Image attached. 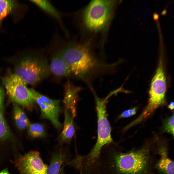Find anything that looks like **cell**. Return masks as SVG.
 Returning <instances> with one entry per match:
<instances>
[{
	"mask_svg": "<svg viewBox=\"0 0 174 174\" xmlns=\"http://www.w3.org/2000/svg\"><path fill=\"white\" fill-rule=\"evenodd\" d=\"M77 78L86 83L90 89L95 78L114 72L119 63H109L94 53L90 47L86 44H71L59 52Z\"/></svg>",
	"mask_w": 174,
	"mask_h": 174,
	"instance_id": "cell-1",
	"label": "cell"
},
{
	"mask_svg": "<svg viewBox=\"0 0 174 174\" xmlns=\"http://www.w3.org/2000/svg\"><path fill=\"white\" fill-rule=\"evenodd\" d=\"M114 0H92L84 13V23L89 29L98 31L104 28L112 16L115 2Z\"/></svg>",
	"mask_w": 174,
	"mask_h": 174,
	"instance_id": "cell-2",
	"label": "cell"
},
{
	"mask_svg": "<svg viewBox=\"0 0 174 174\" xmlns=\"http://www.w3.org/2000/svg\"><path fill=\"white\" fill-rule=\"evenodd\" d=\"M163 59L161 56L158 67L151 81L148 104L138 117L141 121L144 120L165 103L167 84Z\"/></svg>",
	"mask_w": 174,
	"mask_h": 174,
	"instance_id": "cell-3",
	"label": "cell"
},
{
	"mask_svg": "<svg viewBox=\"0 0 174 174\" xmlns=\"http://www.w3.org/2000/svg\"><path fill=\"white\" fill-rule=\"evenodd\" d=\"M49 67L46 60L38 57H28L16 68L15 74L27 84H36L48 73Z\"/></svg>",
	"mask_w": 174,
	"mask_h": 174,
	"instance_id": "cell-4",
	"label": "cell"
},
{
	"mask_svg": "<svg viewBox=\"0 0 174 174\" xmlns=\"http://www.w3.org/2000/svg\"><path fill=\"white\" fill-rule=\"evenodd\" d=\"M7 94L10 99L29 110H32L35 101L31 89L27 84L15 74L3 79Z\"/></svg>",
	"mask_w": 174,
	"mask_h": 174,
	"instance_id": "cell-5",
	"label": "cell"
},
{
	"mask_svg": "<svg viewBox=\"0 0 174 174\" xmlns=\"http://www.w3.org/2000/svg\"><path fill=\"white\" fill-rule=\"evenodd\" d=\"M93 94L96 102L97 117V138L93 148L101 152L104 146L113 142L111 128L107 117L106 109V104L109 97L108 95L104 98L101 99L95 93Z\"/></svg>",
	"mask_w": 174,
	"mask_h": 174,
	"instance_id": "cell-6",
	"label": "cell"
},
{
	"mask_svg": "<svg viewBox=\"0 0 174 174\" xmlns=\"http://www.w3.org/2000/svg\"><path fill=\"white\" fill-rule=\"evenodd\" d=\"M35 102L39 105L41 112V117L49 120L57 129L62 126L58 120L61 111L60 100L51 99L33 89H31Z\"/></svg>",
	"mask_w": 174,
	"mask_h": 174,
	"instance_id": "cell-7",
	"label": "cell"
},
{
	"mask_svg": "<svg viewBox=\"0 0 174 174\" xmlns=\"http://www.w3.org/2000/svg\"><path fill=\"white\" fill-rule=\"evenodd\" d=\"M15 164L21 174H47L48 167L36 151H30L20 157Z\"/></svg>",
	"mask_w": 174,
	"mask_h": 174,
	"instance_id": "cell-8",
	"label": "cell"
},
{
	"mask_svg": "<svg viewBox=\"0 0 174 174\" xmlns=\"http://www.w3.org/2000/svg\"><path fill=\"white\" fill-rule=\"evenodd\" d=\"M75 116L71 110L65 109L64 127L59 137L60 143L69 142L71 140L75 133L73 119Z\"/></svg>",
	"mask_w": 174,
	"mask_h": 174,
	"instance_id": "cell-9",
	"label": "cell"
},
{
	"mask_svg": "<svg viewBox=\"0 0 174 174\" xmlns=\"http://www.w3.org/2000/svg\"><path fill=\"white\" fill-rule=\"evenodd\" d=\"M68 153L62 148L53 153L47 169V174H60L62 165L68 160Z\"/></svg>",
	"mask_w": 174,
	"mask_h": 174,
	"instance_id": "cell-10",
	"label": "cell"
},
{
	"mask_svg": "<svg viewBox=\"0 0 174 174\" xmlns=\"http://www.w3.org/2000/svg\"><path fill=\"white\" fill-rule=\"evenodd\" d=\"M65 92L63 102L65 108L76 113V105L78 99V93L82 88L75 86L68 82L65 87Z\"/></svg>",
	"mask_w": 174,
	"mask_h": 174,
	"instance_id": "cell-11",
	"label": "cell"
},
{
	"mask_svg": "<svg viewBox=\"0 0 174 174\" xmlns=\"http://www.w3.org/2000/svg\"><path fill=\"white\" fill-rule=\"evenodd\" d=\"M50 68L52 72L57 76H66L71 74L69 66L59 52L53 57Z\"/></svg>",
	"mask_w": 174,
	"mask_h": 174,
	"instance_id": "cell-12",
	"label": "cell"
},
{
	"mask_svg": "<svg viewBox=\"0 0 174 174\" xmlns=\"http://www.w3.org/2000/svg\"><path fill=\"white\" fill-rule=\"evenodd\" d=\"M159 153L161 157L158 164L159 168L167 174H174V162L168 158L166 149L161 147Z\"/></svg>",
	"mask_w": 174,
	"mask_h": 174,
	"instance_id": "cell-13",
	"label": "cell"
},
{
	"mask_svg": "<svg viewBox=\"0 0 174 174\" xmlns=\"http://www.w3.org/2000/svg\"><path fill=\"white\" fill-rule=\"evenodd\" d=\"M14 117L16 125L21 130L28 127L29 125V120L23 110L17 105L14 104Z\"/></svg>",
	"mask_w": 174,
	"mask_h": 174,
	"instance_id": "cell-14",
	"label": "cell"
},
{
	"mask_svg": "<svg viewBox=\"0 0 174 174\" xmlns=\"http://www.w3.org/2000/svg\"><path fill=\"white\" fill-rule=\"evenodd\" d=\"M30 1L59 22H61V17L59 12L48 1L30 0Z\"/></svg>",
	"mask_w": 174,
	"mask_h": 174,
	"instance_id": "cell-15",
	"label": "cell"
},
{
	"mask_svg": "<svg viewBox=\"0 0 174 174\" xmlns=\"http://www.w3.org/2000/svg\"><path fill=\"white\" fill-rule=\"evenodd\" d=\"M15 5L14 0H0V26L3 20L12 11Z\"/></svg>",
	"mask_w": 174,
	"mask_h": 174,
	"instance_id": "cell-16",
	"label": "cell"
},
{
	"mask_svg": "<svg viewBox=\"0 0 174 174\" xmlns=\"http://www.w3.org/2000/svg\"><path fill=\"white\" fill-rule=\"evenodd\" d=\"M28 131L29 135L33 138H43L46 135L44 127L40 123L29 124L28 126Z\"/></svg>",
	"mask_w": 174,
	"mask_h": 174,
	"instance_id": "cell-17",
	"label": "cell"
},
{
	"mask_svg": "<svg viewBox=\"0 0 174 174\" xmlns=\"http://www.w3.org/2000/svg\"><path fill=\"white\" fill-rule=\"evenodd\" d=\"M11 134L5 120L0 123V141L9 138Z\"/></svg>",
	"mask_w": 174,
	"mask_h": 174,
	"instance_id": "cell-18",
	"label": "cell"
},
{
	"mask_svg": "<svg viewBox=\"0 0 174 174\" xmlns=\"http://www.w3.org/2000/svg\"><path fill=\"white\" fill-rule=\"evenodd\" d=\"M174 113L166 120L164 123L163 130L174 136Z\"/></svg>",
	"mask_w": 174,
	"mask_h": 174,
	"instance_id": "cell-19",
	"label": "cell"
},
{
	"mask_svg": "<svg viewBox=\"0 0 174 174\" xmlns=\"http://www.w3.org/2000/svg\"><path fill=\"white\" fill-rule=\"evenodd\" d=\"M137 109V107H135L124 111L119 116L118 119L127 118L135 115Z\"/></svg>",
	"mask_w": 174,
	"mask_h": 174,
	"instance_id": "cell-20",
	"label": "cell"
},
{
	"mask_svg": "<svg viewBox=\"0 0 174 174\" xmlns=\"http://www.w3.org/2000/svg\"><path fill=\"white\" fill-rule=\"evenodd\" d=\"M4 95V90L0 86V111H2L3 107V101Z\"/></svg>",
	"mask_w": 174,
	"mask_h": 174,
	"instance_id": "cell-21",
	"label": "cell"
},
{
	"mask_svg": "<svg viewBox=\"0 0 174 174\" xmlns=\"http://www.w3.org/2000/svg\"><path fill=\"white\" fill-rule=\"evenodd\" d=\"M168 108L171 110H173L174 107V104L173 102H171L168 105Z\"/></svg>",
	"mask_w": 174,
	"mask_h": 174,
	"instance_id": "cell-22",
	"label": "cell"
},
{
	"mask_svg": "<svg viewBox=\"0 0 174 174\" xmlns=\"http://www.w3.org/2000/svg\"><path fill=\"white\" fill-rule=\"evenodd\" d=\"M153 19L154 20L156 21L159 18V15L156 13H154L153 15Z\"/></svg>",
	"mask_w": 174,
	"mask_h": 174,
	"instance_id": "cell-23",
	"label": "cell"
},
{
	"mask_svg": "<svg viewBox=\"0 0 174 174\" xmlns=\"http://www.w3.org/2000/svg\"><path fill=\"white\" fill-rule=\"evenodd\" d=\"M5 120L3 116L2 111H0V123Z\"/></svg>",
	"mask_w": 174,
	"mask_h": 174,
	"instance_id": "cell-24",
	"label": "cell"
},
{
	"mask_svg": "<svg viewBox=\"0 0 174 174\" xmlns=\"http://www.w3.org/2000/svg\"><path fill=\"white\" fill-rule=\"evenodd\" d=\"M0 174H10L7 170L6 169H4L0 172Z\"/></svg>",
	"mask_w": 174,
	"mask_h": 174,
	"instance_id": "cell-25",
	"label": "cell"
},
{
	"mask_svg": "<svg viewBox=\"0 0 174 174\" xmlns=\"http://www.w3.org/2000/svg\"><path fill=\"white\" fill-rule=\"evenodd\" d=\"M167 12V11L166 9H165L162 12L161 14L163 15H165L166 14Z\"/></svg>",
	"mask_w": 174,
	"mask_h": 174,
	"instance_id": "cell-26",
	"label": "cell"
}]
</instances>
